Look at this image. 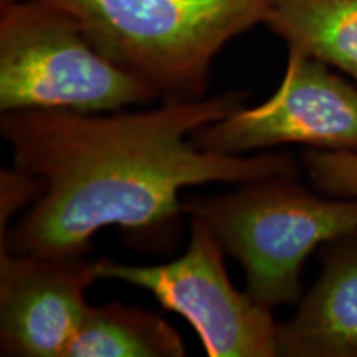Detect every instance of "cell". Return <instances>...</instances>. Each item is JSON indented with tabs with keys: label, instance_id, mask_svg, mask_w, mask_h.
<instances>
[{
	"label": "cell",
	"instance_id": "ba28073f",
	"mask_svg": "<svg viewBox=\"0 0 357 357\" xmlns=\"http://www.w3.org/2000/svg\"><path fill=\"white\" fill-rule=\"evenodd\" d=\"M321 270L291 318L278 323L281 357H357V229L319 247Z\"/></svg>",
	"mask_w": 357,
	"mask_h": 357
},
{
	"label": "cell",
	"instance_id": "5b68a950",
	"mask_svg": "<svg viewBox=\"0 0 357 357\" xmlns=\"http://www.w3.org/2000/svg\"><path fill=\"white\" fill-rule=\"evenodd\" d=\"M189 247L176 260L128 265L98 258V278L149 291L195 329L208 357H276L278 323L271 310L231 284L212 230L199 218L189 217Z\"/></svg>",
	"mask_w": 357,
	"mask_h": 357
},
{
	"label": "cell",
	"instance_id": "7a4b0ae2",
	"mask_svg": "<svg viewBox=\"0 0 357 357\" xmlns=\"http://www.w3.org/2000/svg\"><path fill=\"white\" fill-rule=\"evenodd\" d=\"M70 13L111 63L160 101L205 98L217 53L265 24L276 0H42Z\"/></svg>",
	"mask_w": 357,
	"mask_h": 357
},
{
	"label": "cell",
	"instance_id": "8fae6325",
	"mask_svg": "<svg viewBox=\"0 0 357 357\" xmlns=\"http://www.w3.org/2000/svg\"><path fill=\"white\" fill-rule=\"evenodd\" d=\"M301 160L316 192L336 199L357 197V151L307 147Z\"/></svg>",
	"mask_w": 357,
	"mask_h": 357
},
{
	"label": "cell",
	"instance_id": "3957f363",
	"mask_svg": "<svg viewBox=\"0 0 357 357\" xmlns=\"http://www.w3.org/2000/svg\"><path fill=\"white\" fill-rule=\"evenodd\" d=\"M182 202L185 217L204 222L223 252L242 265L247 291L268 310L300 300L306 258L357 229V197L316 194L298 174L245 182L215 197L189 195Z\"/></svg>",
	"mask_w": 357,
	"mask_h": 357
},
{
	"label": "cell",
	"instance_id": "277c9868",
	"mask_svg": "<svg viewBox=\"0 0 357 357\" xmlns=\"http://www.w3.org/2000/svg\"><path fill=\"white\" fill-rule=\"evenodd\" d=\"M155 101L158 93L102 56L70 13L42 0H0V113H113Z\"/></svg>",
	"mask_w": 357,
	"mask_h": 357
},
{
	"label": "cell",
	"instance_id": "9c48e42d",
	"mask_svg": "<svg viewBox=\"0 0 357 357\" xmlns=\"http://www.w3.org/2000/svg\"><path fill=\"white\" fill-rule=\"evenodd\" d=\"M265 25L288 52L323 61L357 86V0H276Z\"/></svg>",
	"mask_w": 357,
	"mask_h": 357
},
{
	"label": "cell",
	"instance_id": "52a82bcc",
	"mask_svg": "<svg viewBox=\"0 0 357 357\" xmlns=\"http://www.w3.org/2000/svg\"><path fill=\"white\" fill-rule=\"evenodd\" d=\"M96 280L89 255L0 250V356L66 357Z\"/></svg>",
	"mask_w": 357,
	"mask_h": 357
},
{
	"label": "cell",
	"instance_id": "30bf717a",
	"mask_svg": "<svg viewBox=\"0 0 357 357\" xmlns=\"http://www.w3.org/2000/svg\"><path fill=\"white\" fill-rule=\"evenodd\" d=\"M181 334L153 311L108 303L88 306L66 357H182Z\"/></svg>",
	"mask_w": 357,
	"mask_h": 357
},
{
	"label": "cell",
	"instance_id": "7c38bea8",
	"mask_svg": "<svg viewBox=\"0 0 357 357\" xmlns=\"http://www.w3.org/2000/svg\"><path fill=\"white\" fill-rule=\"evenodd\" d=\"M43 190L42 178L15 164L0 171V240L6 238L12 218L20 211H29Z\"/></svg>",
	"mask_w": 357,
	"mask_h": 357
},
{
	"label": "cell",
	"instance_id": "6da1fadb",
	"mask_svg": "<svg viewBox=\"0 0 357 357\" xmlns=\"http://www.w3.org/2000/svg\"><path fill=\"white\" fill-rule=\"evenodd\" d=\"M247 98L234 89L142 111L0 113L13 164L45 184L42 197L0 240V250L89 255L93 236L109 225L137 240L162 242L185 217L182 189L298 174L293 155L281 151L229 155L194 146L192 134L234 113Z\"/></svg>",
	"mask_w": 357,
	"mask_h": 357
},
{
	"label": "cell",
	"instance_id": "8992f818",
	"mask_svg": "<svg viewBox=\"0 0 357 357\" xmlns=\"http://www.w3.org/2000/svg\"><path fill=\"white\" fill-rule=\"evenodd\" d=\"M208 153L248 155L287 144L357 151V86L323 61L288 52L273 96L253 108L240 106L192 134Z\"/></svg>",
	"mask_w": 357,
	"mask_h": 357
}]
</instances>
